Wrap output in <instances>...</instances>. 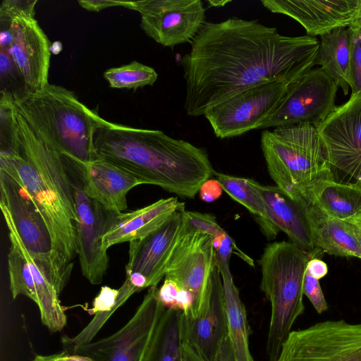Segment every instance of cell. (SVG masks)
Instances as JSON below:
<instances>
[{
    "mask_svg": "<svg viewBox=\"0 0 361 361\" xmlns=\"http://www.w3.org/2000/svg\"><path fill=\"white\" fill-rule=\"evenodd\" d=\"M180 61L190 116L248 88L279 82L290 85L316 65L319 40L281 35L274 27L237 17L205 22Z\"/></svg>",
    "mask_w": 361,
    "mask_h": 361,
    "instance_id": "1",
    "label": "cell"
},
{
    "mask_svg": "<svg viewBox=\"0 0 361 361\" xmlns=\"http://www.w3.org/2000/svg\"><path fill=\"white\" fill-rule=\"evenodd\" d=\"M0 135V170L27 191L49 229L54 286L60 295L78 255L74 192L63 155L33 130L15 105L12 123Z\"/></svg>",
    "mask_w": 361,
    "mask_h": 361,
    "instance_id": "2",
    "label": "cell"
},
{
    "mask_svg": "<svg viewBox=\"0 0 361 361\" xmlns=\"http://www.w3.org/2000/svg\"><path fill=\"white\" fill-rule=\"evenodd\" d=\"M94 146L98 159L180 197L193 198L215 172L204 149L161 130L103 118L94 131Z\"/></svg>",
    "mask_w": 361,
    "mask_h": 361,
    "instance_id": "3",
    "label": "cell"
},
{
    "mask_svg": "<svg viewBox=\"0 0 361 361\" xmlns=\"http://www.w3.org/2000/svg\"><path fill=\"white\" fill-rule=\"evenodd\" d=\"M13 103L33 130L52 147L82 162L98 159L94 134L103 118L74 92L48 84L35 93L14 97Z\"/></svg>",
    "mask_w": 361,
    "mask_h": 361,
    "instance_id": "4",
    "label": "cell"
},
{
    "mask_svg": "<svg viewBox=\"0 0 361 361\" xmlns=\"http://www.w3.org/2000/svg\"><path fill=\"white\" fill-rule=\"evenodd\" d=\"M261 147L276 186L295 201L302 202L305 190L314 181L333 179L323 143L312 124L264 130Z\"/></svg>",
    "mask_w": 361,
    "mask_h": 361,
    "instance_id": "5",
    "label": "cell"
},
{
    "mask_svg": "<svg viewBox=\"0 0 361 361\" xmlns=\"http://www.w3.org/2000/svg\"><path fill=\"white\" fill-rule=\"evenodd\" d=\"M312 257L287 241L268 244L261 256L260 288L271 303L268 361H276L292 326L305 310L303 281L307 264Z\"/></svg>",
    "mask_w": 361,
    "mask_h": 361,
    "instance_id": "6",
    "label": "cell"
},
{
    "mask_svg": "<svg viewBox=\"0 0 361 361\" xmlns=\"http://www.w3.org/2000/svg\"><path fill=\"white\" fill-rule=\"evenodd\" d=\"M74 192L78 255L82 275L93 285L100 284L109 267L107 251L102 248L111 212L84 190L81 161L63 154Z\"/></svg>",
    "mask_w": 361,
    "mask_h": 361,
    "instance_id": "7",
    "label": "cell"
},
{
    "mask_svg": "<svg viewBox=\"0 0 361 361\" xmlns=\"http://www.w3.org/2000/svg\"><path fill=\"white\" fill-rule=\"evenodd\" d=\"M276 361H361V322L325 320L291 331Z\"/></svg>",
    "mask_w": 361,
    "mask_h": 361,
    "instance_id": "8",
    "label": "cell"
},
{
    "mask_svg": "<svg viewBox=\"0 0 361 361\" xmlns=\"http://www.w3.org/2000/svg\"><path fill=\"white\" fill-rule=\"evenodd\" d=\"M317 128L333 180L361 184V92L351 94Z\"/></svg>",
    "mask_w": 361,
    "mask_h": 361,
    "instance_id": "9",
    "label": "cell"
},
{
    "mask_svg": "<svg viewBox=\"0 0 361 361\" xmlns=\"http://www.w3.org/2000/svg\"><path fill=\"white\" fill-rule=\"evenodd\" d=\"M11 242L8 253L10 290L13 299L23 295L38 306L42 323L51 333L61 331L67 317L54 286L26 250L8 213L1 209Z\"/></svg>",
    "mask_w": 361,
    "mask_h": 361,
    "instance_id": "10",
    "label": "cell"
},
{
    "mask_svg": "<svg viewBox=\"0 0 361 361\" xmlns=\"http://www.w3.org/2000/svg\"><path fill=\"white\" fill-rule=\"evenodd\" d=\"M157 286L149 288L133 316L119 330L67 351L88 356L94 361H144L157 325L166 310L157 298Z\"/></svg>",
    "mask_w": 361,
    "mask_h": 361,
    "instance_id": "11",
    "label": "cell"
},
{
    "mask_svg": "<svg viewBox=\"0 0 361 361\" xmlns=\"http://www.w3.org/2000/svg\"><path fill=\"white\" fill-rule=\"evenodd\" d=\"M288 86L279 82L260 84L218 104L204 116L220 139L259 129L281 104Z\"/></svg>",
    "mask_w": 361,
    "mask_h": 361,
    "instance_id": "12",
    "label": "cell"
},
{
    "mask_svg": "<svg viewBox=\"0 0 361 361\" xmlns=\"http://www.w3.org/2000/svg\"><path fill=\"white\" fill-rule=\"evenodd\" d=\"M123 7L137 11L144 32L170 48L190 43L206 22L200 0L123 1Z\"/></svg>",
    "mask_w": 361,
    "mask_h": 361,
    "instance_id": "13",
    "label": "cell"
},
{
    "mask_svg": "<svg viewBox=\"0 0 361 361\" xmlns=\"http://www.w3.org/2000/svg\"><path fill=\"white\" fill-rule=\"evenodd\" d=\"M338 86L322 68H312L288 86L281 104L259 129L309 123L318 126L336 108Z\"/></svg>",
    "mask_w": 361,
    "mask_h": 361,
    "instance_id": "14",
    "label": "cell"
},
{
    "mask_svg": "<svg viewBox=\"0 0 361 361\" xmlns=\"http://www.w3.org/2000/svg\"><path fill=\"white\" fill-rule=\"evenodd\" d=\"M0 192L1 209L10 216L26 250L54 286L51 238L32 199L20 184L1 170Z\"/></svg>",
    "mask_w": 361,
    "mask_h": 361,
    "instance_id": "15",
    "label": "cell"
},
{
    "mask_svg": "<svg viewBox=\"0 0 361 361\" xmlns=\"http://www.w3.org/2000/svg\"><path fill=\"white\" fill-rule=\"evenodd\" d=\"M179 326L183 343L205 360H214L222 342L228 337L222 279L214 259L197 314L190 317L181 312Z\"/></svg>",
    "mask_w": 361,
    "mask_h": 361,
    "instance_id": "16",
    "label": "cell"
},
{
    "mask_svg": "<svg viewBox=\"0 0 361 361\" xmlns=\"http://www.w3.org/2000/svg\"><path fill=\"white\" fill-rule=\"evenodd\" d=\"M214 238L190 226L183 219L166 267L165 278L191 293L195 302L190 317L201 305L206 283L214 264Z\"/></svg>",
    "mask_w": 361,
    "mask_h": 361,
    "instance_id": "17",
    "label": "cell"
},
{
    "mask_svg": "<svg viewBox=\"0 0 361 361\" xmlns=\"http://www.w3.org/2000/svg\"><path fill=\"white\" fill-rule=\"evenodd\" d=\"M8 50L23 80L25 93H35L49 83L51 44L35 18L13 20Z\"/></svg>",
    "mask_w": 361,
    "mask_h": 361,
    "instance_id": "18",
    "label": "cell"
},
{
    "mask_svg": "<svg viewBox=\"0 0 361 361\" xmlns=\"http://www.w3.org/2000/svg\"><path fill=\"white\" fill-rule=\"evenodd\" d=\"M274 13L298 22L311 37L346 28L361 19V0H262Z\"/></svg>",
    "mask_w": 361,
    "mask_h": 361,
    "instance_id": "19",
    "label": "cell"
},
{
    "mask_svg": "<svg viewBox=\"0 0 361 361\" xmlns=\"http://www.w3.org/2000/svg\"><path fill=\"white\" fill-rule=\"evenodd\" d=\"M183 212H175L146 237L129 243L126 272L141 273L147 279L149 288L157 286L165 276L182 226Z\"/></svg>",
    "mask_w": 361,
    "mask_h": 361,
    "instance_id": "20",
    "label": "cell"
},
{
    "mask_svg": "<svg viewBox=\"0 0 361 361\" xmlns=\"http://www.w3.org/2000/svg\"><path fill=\"white\" fill-rule=\"evenodd\" d=\"M176 197L160 199L129 212H111L102 238L104 250L116 244L142 239L164 224L175 212L184 211Z\"/></svg>",
    "mask_w": 361,
    "mask_h": 361,
    "instance_id": "21",
    "label": "cell"
},
{
    "mask_svg": "<svg viewBox=\"0 0 361 361\" xmlns=\"http://www.w3.org/2000/svg\"><path fill=\"white\" fill-rule=\"evenodd\" d=\"M81 168L84 190L111 212L126 210L128 192L145 184L137 177L103 159L81 161Z\"/></svg>",
    "mask_w": 361,
    "mask_h": 361,
    "instance_id": "22",
    "label": "cell"
},
{
    "mask_svg": "<svg viewBox=\"0 0 361 361\" xmlns=\"http://www.w3.org/2000/svg\"><path fill=\"white\" fill-rule=\"evenodd\" d=\"M258 188L279 231L287 235L290 242L314 257L319 250L313 243L305 204L293 200L276 185L259 183Z\"/></svg>",
    "mask_w": 361,
    "mask_h": 361,
    "instance_id": "23",
    "label": "cell"
},
{
    "mask_svg": "<svg viewBox=\"0 0 361 361\" xmlns=\"http://www.w3.org/2000/svg\"><path fill=\"white\" fill-rule=\"evenodd\" d=\"M302 202L329 217L346 221L361 214V184L319 179L307 188Z\"/></svg>",
    "mask_w": 361,
    "mask_h": 361,
    "instance_id": "24",
    "label": "cell"
},
{
    "mask_svg": "<svg viewBox=\"0 0 361 361\" xmlns=\"http://www.w3.org/2000/svg\"><path fill=\"white\" fill-rule=\"evenodd\" d=\"M314 247L329 255L361 259V247L350 226L305 204Z\"/></svg>",
    "mask_w": 361,
    "mask_h": 361,
    "instance_id": "25",
    "label": "cell"
},
{
    "mask_svg": "<svg viewBox=\"0 0 361 361\" xmlns=\"http://www.w3.org/2000/svg\"><path fill=\"white\" fill-rule=\"evenodd\" d=\"M215 262L221 275L228 337L235 357L236 361H255L249 347L250 327L246 309L233 281L229 263Z\"/></svg>",
    "mask_w": 361,
    "mask_h": 361,
    "instance_id": "26",
    "label": "cell"
},
{
    "mask_svg": "<svg viewBox=\"0 0 361 361\" xmlns=\"http://www.w3.org/2000/svg\"><path fill=\"white\" fill-rule=\"evenodd\" d=\"M316 64L341 87L345 95L353 87L351 52L347 28L320 36Z\"/></svg>",
    "mask_w": 361,
    "mask_h": 361,
    "instance_id": "27",
    "label": "cell"
},
{
    "mask_svg": "<svg viewBox=\"0 0 361 361\" xmlns=\"http://www.w3.org/2000/svg\"><path fill=\"white\" fill-rule=\"evenodd\" d=\"M216 180L232 199L244 206L253 216L262 233L268 238H274L279 229L271 219L262 197L259 183L251 178L237 177L214 172Z\"/></svg>",
    "mask_w": 361,
    "mask_h": 361,
    "instance_id": "28",
    "label": "cell"
},
{
    "mask_svg": "<svg viewBox=\"0 0 361 361\" xmlns=\"http://www.w3.org/2000/svg\"><path fill=\"white\" fill-rule=\"evenodd\" d=\"M181 312L166 309L157 325L144 361H182L179 320Z\"/></svg>",
    "mask_w": 361,
    "mask_h": 361,
    "instance_id": "29",
    "label": "cell"
},
{
    "mask_svg": "<svg viewBox=\"0 0 361 361\" xmlns=\"http://www.w3.org/2000/svg\"><path fill=\"white\" fill-rule=\"evenodd\" d=\"M157 77L153 68L136 61L109 68L104 73V78L109 86L117 89H137L152 85Z\"/></svg>",
    "mask_w": 361,
    "mask_h": 361,
    "instance_id": "30",
    "label": "cell"
},
{
    "mask_svg": "<svg viewBox=\"0 0 361 361\" xmlns=\"http://www.w3.org/2000/svg\"><path fill=\"white\" fill-rule=\"evenodd\" d=\"M1 92L11 94L13 97L25 93L21 76L7 48L0 47Z\"/></svg>",
    "mask_w": 361,
    "mask_h": 361,
    "instance_id": "31",
    "label": "cell"
},
{
    "mask_svg": "<svg viewBox=\"0 0 361 361\" xmlns=\"http://www.w3.org/2000/svg\"><path fill=\"white\" fill-rule=\"evenodd\" d=\"M351 52L353 87L351 94L361 92V20L347 27Z\"/></svg>",
    "mask_w": 361,
    "mask_h": 361,
    "instance_id": "32",
    "label": "cell"
},
{
    "mask_svg": "<svg viewBox=\"0 0 361 361\" xmlns=\"http://www.w3.org/2000/svg\"><path fill=\"white\" fill-rule=\"evenodd\" d=\"M37 0H4L0 6V27H8L18 18H35Z\"/></svg>",
    "mask_w": 361,
    "mask_h": 361,
    "instance_id": "33",
    "label": "cell"
},
{
    "mask_svg": "<svg viewBox=\"0 0 361 361\" xmlns=\"http://www.w3.org/2000/svg\"><path fill=\"white\" fill-rule=\"evenodd\" d=\"M184 220L192 228L216 238L225 231L219 226L214 216L197 212H183Z\"/></svg>",
    "mask_w": 361,
    "mask_h": 361,
    "instance_id": "34",
    "label": "cell"
},
{
    "mask_svg": "<svg viewBox=\"0 0 361 361\" xmlns=\"http://www.w3.org/2000/svg\"><path fill=\"white\" fill-rule=\"evenodd\" d=\"M303 294L309 299L319 314L327 310L328 305L319 280L310 276L306 271L303 281Z\"/></svg>",
    "mask_w": 361,
    "mask_h": 361,
    "instance_id": "35",
    "label": "cell"
},
{
    "mask_svg": "<svg viewBox=\"0 0 361 361\" xmlns=\"http://www.w3.org/2000/svg\"><path fill=\"white\" fill-rule=\"evenodd\" d=\"M180 290V288L175 281L165 278L163 284L157 290V298L166 309L176 310V302Z\"/></svg>",
    "mask_w": 361,
    "mask_h": 361,
    "instance_id": "36",
    "label": "cell"
},
{
    "mask_svg": "<svg viewBox=\"0 0 361 361\" xmlns=\"http://www.w3.org/2000/svg\"><path fill=\"white\" fill-rule=\"evenodd\" d=\"M32 361H94L91 357L65 350L51 355H37Z\"/></svg>",
    "mask_w": 361,
    "mask_h": 361,
    "instance_id": "37",
    "label": "cell"
},
{
    "mask_svg": "<svg viewBox=\"0 0 361 361\" xmlns=\"http://www.w3.org/2000/svg\"><path fill=\"white\" fill-rule=\"evenodd\" d=\"M222 191V186L217 180L209 179L201 185L199 194L202 200L211 202L218 199Z\"/></svg>",
    "mask_w": 361,
    "mask_h": 361,
    "instance_id": "38",
    "label": "cell"
},
{
    "mask_svg": "<svg viewBox=\"0 0 361 361\" xmlns=\"http://www.w3.org/2000/svg\"><path fill=\"white\" fill-rule=\"evenodd\" d=\"M78 2L82 8L94 12H99L110 7H123V1L114 0H80Z\"/></svg>",
    "mask_w": 361,
    "mask_h": 361,
    "instance_id": "39",
    "label": "cell"
},
{
    "mask_svg": "<svg viewBox=\"0 0 361 361\" xmlns=\"http://www.w3.org/2000/svg\"><path fill=\"white\" fill-rule=\"evenodd\" d=\"M306 272L314 278L319 280L328 273L327 264L320 259L311 258L306 267Z\"/></svg>",
    "mask_w": 361,
    "mask_h": 361,
    "instance_id": "40",
    "label": "cell"
},
{
    "mask_svg": "<svg viewBox=\"0 0 361 361\" xmlns=\"http://www.w3.org/2000/svg\"><path fill=\"white\" fill-rule=\"evenodd\" d=\"M214 361H236L228 337L222 342Z\"/></svg>",
    "mask_w": 361,
    "mask_h": 361,
    "instance_id": "41",
    "label": "cell"
},
{
    "mask_svg": "<svg viewBox=\"0 0 361 361\" xmlns=\"http://www.w3.org/2000/svg\"><path fill=\"white\" fill-rule=\"evenodd\" d=\"M183 361H207L199 355L192 348L182 343Z\"/></svg>",
    "mask_w": 361,
    "mask_h": 361,
    "instance_id": "42",
    "label": "cell"
},
{
    "mask_svg": "<svg viewBox=\"0 0 361 361\" xmlns=\"http://www.w3.org/2000/svg\"><path fill=\"white\" fill-rule=\"evenodd\" d=\"M345 222L352 228L354 235L361 247V214Z\"/></svg>",
    "mask_w": 361,
    "mask_h": 361,
    "instance_id": "43",
    "label": "cell"
},
{
    "mask_svg": "<svg viewBox=\"0 0 361 361\" xmlns=\"http://www.w3.org/2000/svg\"><path fill=\"white\" fill-rule=\"evenodd\" d=\"M228 1H209L211 4H212L214 6H220L219 4H221L223 6L224 5L227 3Z\"/></svg>",
    "mask_w": 361,
    "mask_h": 361,
    "instance_id": "44",
    "label": "cell"
},
{
    "mask_svg": "<svg viewBox=\"0 0 361 361\" xmlns=\"http://www.w3.org/2000/svg\"><path fill=\"white\" fill-rule=\"evenodd\" d=\"M182 361H183V358H182Z\"/></svg>",
    "mask_w": 361,
    "mask_h": 361,
    "instance_id": "45",
    "label": "cell"
},
{
    "mask_svg": "<svg viewBox=\"0 0 361 361\" xmlns=\"http://www.w3.org/2000/svg\"><path fill=\"white\" fill-rule=\"evenodd\" d=\"M361 20V19H360Z\"/></svg>",
    "mask_w": 361,
    "mask_h": 361,
    "instance_id": "46",
    "label": "cell"
}]
</instances>
